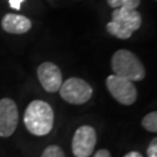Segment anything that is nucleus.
Returning <instances> with one entry per match:
<instances>
[{"label":"nucleus","instance_id":"obj_1","mask_svg":"<svg viewBox=\"0 0 157 157\" xmlns=\"http://www.w3.org/2000/svg\"><path fill=\"white\" fill-rule=\"evenodd\" d=\"M54 119V109L48 102L43 100H33L25 111L23 122L30 134L44 136L52 130Z\"/></svg>","mask_w":157,"mask_h":157},{"label":"nucleus","instance_id":"obj_2","mask_svg":"<svg viewBox=\"0 0 157 157\" xmlns=\"http://www.w3.org/2000/svg\"><path fill=\"white\" fill-rule=\"evenodd\" d=\"M112 70L115 76L128 79L130 82H140L146 77V70L140 58L127 49L115 51L111 61Z\"/></svg>","mask_w":157,"mask_h":157},{"label":"nucleus","instance_id":"obj_3","mask_svg":"<svg viewBox=\"0 0 157 157\" xmlns=\"http://www.w3.org/2000/svg\"><path fill=\"white\" fill-rule=\"evenodd\" d=\"M142 17L136 10L115 8L112 20L107 23V32L120 40L129 39L141 27Z\"/></svg>","mask_w":157,"mask_h":157},{"label":"nucleus","instance_id":"obj_4","mask_svg":"<svg viewBox=\"0 0 157 157\" xmlns=\"http://www.w3.org/2000/svg\"><path fill=\"white\" fill-rule=\"evenodd\" d=\"M59 95L64 101L71 105H83L90 100L93 94L91 85L82 78L71 77L62 83Z\"/></svg>","mask_w":157,"mask_h":157},{"label":"nucleus","instance_id":"obj_5","mask_svg":"<svg viewBox=\"0 0 157 157\" xmlns=\"http://www.w3.org/2000/svg\"><path fill=\"white\" fill-rule=\"evenodd\" d=\"M106 87L111 95L121 105L130 106L137 99V90L134 83L128 79L111 75L106 79Z\"/></svg>","mask_w":157,"mask_h":157},{"label":"nucleus","instance_id":"obj_6","mask_svg":"<svg viewBox=\"0 0 157 157\" xmlns=\"http://www.w3.org/2000/svg\"><path fill=\"white\" fill-rule=\"evenodd\" d=\"M97 144V132L92 126H80L72 137V152L76 157H90Z\"/></svg>","mask_w":157,"mask_h":157},{"label":"nucleus","instance_id":"obj_7","mask_svg":"<svg viewBox=\"0 0 157 157\" xmlns=\"http://www.w3.org/2000/svg\"><path fill=\"white\" fill-rule=\"evenodd\" d=\"M19 124V111L15 101L10 98L0 99V137H10Z\"/></svg>","mask_w":157,"mask_h":157},{"label":"nucleus","instance_id":"obj_8","mask_svg":"<svg viewBox=\"0 0 157 157\" xmlns=\"http://www.w3.org/2000/svg\"><path fill=\"white\" fill-rule=\"evenodd\" d=\"M37 78L41 86L49 93L58 92L63 83L62 72L52 62H44L37 67Z\"/></svg>","mask_w":157,"mask_h":157},{"label":"nucleus","instance_id":"obj_9","mask_svg":"<svg viewBox=\"0 0 157 157\" xmlns=\"http://www.w3.org/2000/svg\"><path fill=\"white\" fill-rule=\"evenodd\" d=\"M32 21L28 17L15 13H7L1 20V27L8 34H26L32 29Z\"/></svg>","mask_w":157,"mask_h":157},{"label":"nucleus","instance_id":"obj_10","mask_svg":"<svg viewBox=\"0 0 157 157\" xmlns=\"http://www.w3.org/2000/svg\"><path fill=\"white\" fill-rule=\"evenodd\" d=\"M107 4L112 8H126L136 10L141 4V0H107Z\"/></svg>","mask_w":157,"mask_h":157},{"label":"nucleus","instance_id":"obj_11","mask_svg":"<svg viewBox=\"0 0 157 157\" xmlns=\"http://www.w3.org/2000/svg\"><path fill=\"white\" fill-rule=\"evenodd\" d=\"M142 127L150 132V133H157V112L148 113L144 118L142 119Z\"/></svg>","mask_w":157,"mask_h":157},{"label":"nucleus","instance_id":"obj_12","mask_svg":"<svg viewBox=\"0 0 157 157\" xmlns=\"http://www.w3.org/2000/svg\"><path fill=\"white\" fill-rule=\"evenodd\" d=\"M41 157H65V154L61 147L56 146V144H51L43 150Z\"/></svg>","mask_w":157,"mask_h":157},{"label":"nucleus","instance_id":"obj_13","mask_svg":"<svg viewBox=\"0 0 157 157\" xmlns=\"http://www.w3.org/2000/svg\"><path fill=\"white\" fill-rule=\"evenodd\" d=\"M147 157H157V139H152L147 148Z\"/></svg>","mask_w":157,"mask_h":157},{"label":"nucleus","instance_id":"obj_14","mask_svg":"<svg viewBox=\"0 0 157 157\" xmlns=\"http://www.w3.org/2000/svg\"><path fill=\"white\" fill-rule=\"evenodd\" d=\"M23 1H25V0H8L10 6H11L12 8L17 10V11H19V10L21 8V5H22Z\"/></svg>","mask_w":157,"mask_h":157},{"label":"nucleus","instance_id":"obj_15","mask_svg":"<svg viewBox=\"0 0 157 157\" xmlns=\"http://www.w3.org/2000/svg\"><path fill=\"white\" fill-rule=\"evenodd\" d=\"M93 157H112V155L106 149H100V150H98V151L95 152Z\"/></svg>","mask_w":157,"mask_h":157},{"label":"nucleus","instance_id":"obj_16","mask_svg":"<svg viewBox=\"0 0 157 157\" xmlns=\"http://www.w3.org/2000/svg\"><path fill=\"white\" fill-rule=\"evenodd\" d=\"M124 157H143L139 151H130L128 154H126Z\"/></svg>","mask_w":157,"mask_h":157}]
</instances>
